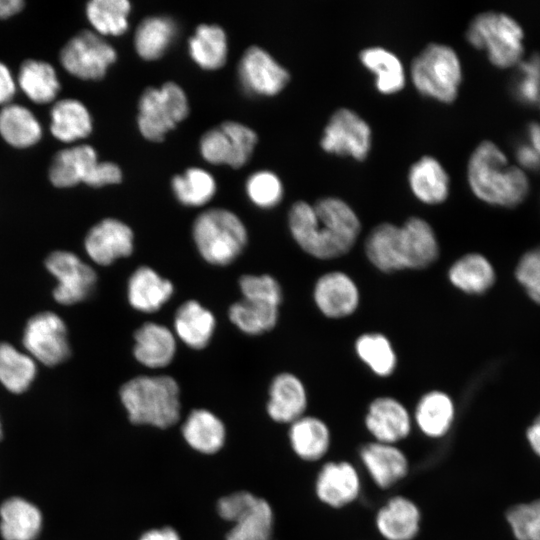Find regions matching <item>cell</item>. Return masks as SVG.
Returning a JSON list of instances; mask_svg holds the SVG:
<instances>
[{"label":"cell","mask_w":540,"mask_h":540,"mask_svg":"<svg viewBox=\"0 0 540 540\" xmlns=\"http://www.w3.org/2000/svg\"><path fill=\"white\" fill-rule=\"evenodd\" d=\"M290 232L307 254L318 259H333L354 246L361 224L352 207L337 197H323L311 205L295 202L288 216Z\"/></svg>","instance_id":"6da1fadb"},{"label":"cell","mask_w":540,"mask_h":540,"mask_svg":"<svg viewBox=\"0 0 540 540\" xmlns=\"http://www.w3.org/2000/svg\"><path fill=\"white\" fill-rule=\"evenodd\" d=\"M466 175L471 192L492 206L517 208L531 192L528 173L511 163L508 155L492 140H482L473 149Z\"/></svg>","instance_id":"7a4b0ae2"},{"label":"cell","mask_w":540,"mask_h":540,"mask_svg":"<svg viewBox=\"0 0 540 540\" xmlns=\"http://www.w3.org/2000/svg\"><path fill=\"white\" fill-rule=\"evenodd\" d=\"M119 396L134 425L167 429L181 418L180 388L169 375L133 377L120 387Z\"/></svg>","instance_id":"3957f363"},{"label":"cell","mask_w":540,"mask_h":540,"mask_svg":"<svg viewBox=\"0 0 540 540\" xmlns=\"http://www.w3.org/2000/svg\"><path fill=\"white\" fill-rule=\"evenodd\" d=\"M465 38L471 46L484 51L498 69H514L526 56L522 24L503 11L476 14L467 26Z\"/></svg>","instance_id":"277c9868"},{"label":"cell","mask_w":540,"mask_h":540,"mask_svg":"<svg viewBox=\"0 0 540 540\" xmlns=\"http://www.w3.org/2000/svg\"><path fill=\"white\" fill-rule=\"evenodd\" d=\"M192 238L203 260L221 267L232 264L248 243L244 223L235 213L224 208L201 212L193 222Z\"/></svg>","instance_id":"5b68a950"},{"label":"cell","mask_w":540,"mask_h":540,"mask_svg":"<svg viewBox=\"0 0 540 540\" xmlns=\"http://www.w3.org/2000/svg\"><path fill=\"white\" fill-rule=\"evenodd\" d=\"M462 72L457 52L451 46L436 42L426 45L410 66V77L416 89L445 103L456 99Z\"/></svg>","instance_id":"8992f818"},{"label":"cell","mask_w":540,"mask_h":540,"mask_svg":"<svg viewBox=\"0 0 540 540\" xmlns=\"http://www.w3.org/2000/svg\"><path fill=\"white\" fill-rule=\"evenodd\" d=\"M218 515L233 527L225 540H271L274 514L270 504L245 490L221 497L216 505Z\"/></svg>","instance_id":"52a82bcc"},{"label":"cell","mask_w":540,"mask_h":540,"mask_svg":"<svg viewBox=\"0 0 540 540\" xmlns=\"http://www.w3.org/2000/svg\"><path fill=\"white\" fill-rule=\"evenodd\" d=\"M138 109L141 134L155 142L163 140L189 112L185 92L173 82H167L161 88H147L139 99Z\"/></svg>","instance_id":"ba28073f"},{"label":"cell","mask_w":540,"mask_h":540,"mask_svg":"<svg viewBox=\"0 0 540 540\" xmlns=\"http://www.w3.org/2000/svg\"><path fill=\"white\" fill-rule=\"evenodd\" d=\"M44 266L56 281L52 297L58 305H77L95 294L98 273L93 264L76 253L53 251L45 258Z\"/></svg>","instance_id":"9c48e42d"},{"label":"cell","mask_w":540,"mask_h":540,"mask_svg":"<svg viewBox=\"0 0 540 540\" xmlns=\"http://www.w3.org/2000/svg\"><path fill=\"white\" fill-rule=\"evenodd\" d=\"M21 345L23 351L44 367L58 366L72 355L66 323L53 311H42L28 319Z\"/></svg>","instance_id":"30bf717a"},{"label":"cell","mask_w":540,"mask_h":540,"mask_svg":"<svg viewBox=\"0 0 540 540\" xmlns=\"http://www.w3.org/2000/svg\"><path fill=\"white\" fill-rule=\"evenodd\" d=\"M117 54L101 35L84 30L72 37L62 48L60 61L73 76L84 80L101 79Z\"/></svg>","instance_id":"8fae6325"},{"label":"cell","mask_w":540,"mask_h":540,"mask_svg":"<svg viewBox=\"0 0 540 540\" xmlns=\"http://www.w3.org/2000/svg\"><path fill=\"white\" fill-rule=\"evenodd\" d=\"M256 143L257 135L251 128L235 121H226L201 137L200 152L212 164L239 168L248 161Z\"/></svg>","instance_id":"7c38bea8"},{"label":"cell","mask_w":540,"mask_h":540,"mask_svg":"<svg viewBox=\"0 0 540 540\" xmlns=\"http://www.w3.org/2000/svg\"><path fill=\"white\" fill-rule=\"evenodd\" d=\"M371 137L369 124L355 111L343 107L329 118L320 145L328 153L363 160L370 151Z\"/></svg>","instance_id":"4fadbf2b"},{"label":"cell","mask_w":540,"mask_h":540,"mask_svg":"<svg viewBox=\"0 0 540 540\" xmlns=\"http://www.w3.org/2000/svg\"><path fill=\"white\" fill-rule=\"evenodd\" d=\"M86 259L99 267H108L134 250L132 229L116 218H104L91 226L83 240Z\"/></svg>","instance_id":"5bb4252c"},{"label":"cell","mask_w":540,"mask_h":540,"mask_svg":"<svg viewBox=\"0 0 540 540\" xmlns=\"http://www.w3.org/2000/svg\"><path fill=\"white\" fill-rule=\"evenodd\" d=\"M238 76L243 89L258 96L276 95L289 81L288 71L258 46L244 52L238 65Z\"/></svg>","instance_id":"9a60e30c"},{"label":"cell","mask_w":540,"mask_h":540,"mask_svg":"<svg viewBox=\"0 0 540 540\" xmlns=\"http://www.w3.org/2000/svg\"><path fill=\"white\" fill-rule=\"evenodd\" d=\"M313 297L318 309L329 318L353 314L360 300L356 283L341 271L323 274L315 283Z\"/></svg>","instance_id":"2e32d148"},{"label":"cell","mask_w":540,"mask_h":540,"mask_svg":"<svg viewBox=\"0 0 540 540\" xmlns=\"http://www.w3.org/2000/svg\"><path fill=\"white\" fill-rule=\"evenodd\" d=\"M173 283L149 266L135 269L127 281L129 305L141 313H155L173 296Z\"/></svg>","instance_id":"e0dca14e"},{"label":"cell","mask_w":540,"mask_h":540,"mask_svg":"<svg viewBox=\"0 0 540 540\" xmlns=\"http://www.w3.org/2000/svg\"><path fill=\"white\" fill-rule=\"evenodd\" d=\"M132 353L141 365L158 369L168 366L177 351L174 332L167 326L156 323H143L134 333Z\"/></svg>","instance_id":"ac0fdd59"},{"label":"cell","mask_w":540,"mask_h":540,"mask_svg":"<svg viewBox=\"0 0 540 540\" xmlns=\"http://www.w3.org/2000/svg\"><path fill=\"white\" fill-rule=\"evenodd\" d=\"M365 425L377 442L394 444L408 436L411 418L405 406L392 397L371 402Z\"/></svg>","instance_id":"d6986e66"},{"label":"cell","mask_w":540,"mask_h":540,"mask_svg":"<svg viewBox=\"0 0 540 540\" xmlns=\"http://www.w3.org/2000/svg\"><path fill=\"white\" fill-rule=\"evenodd\" d=\"M360 488L357 470L345 461L326 463L320 470L315 485L319 500L333 508L353 502L358 497Z\"/></svg>","instance_id":"ffe728a7"},{"label":"cell","mask_w":540,"mask_h":540,"mask_svg":"<svg viewBox=\"0 0 540 540\" xmlns=\"http://www.w3.org/2000/svg\"><path fill=\"white\" fill-rule=\"evenodd\" d=\"M266 410L278 423H292L303 416L307 407V393L302 381L294 374L276 375L269 387Z\"/></svg>","instance_id":"44dd1931"},{"label":"cell","mask_w":540,"mask_h":540,"mask_svg":"<svg viewBox=\"0 0 540 540\" xmlns=\"http://www.w3.org/2000/svg\"><path fill=\"white\" fill-rule=\"evenodd\" d=\"M216 329L212 311L196 300L183 302L175 311L173 332L180 341L194 350L205 348Z\"/></svg>","instance_id":"7402d4cb"},{"label":"cell","mask_w":540,"mask_h":540,"mask_svg":"<svg viewBox=\"0 0 540 540\" xmlns=\"http://www.w3.org/2000/svg\"><path fill=\"white\" fill-rule=\"evenodd\" d=\"M401 247L405 269H423L439 256V245L430 224L420 217H410L402 226Z\"/></svg>","instance_id":"603a6c76"},{"label":"cell","mask_w":540,"mask_h":540,"mask_svg":"<svg viewBox=\"0 0 540 540\" xmlns=\"http://www.w3.org/2000/svg\"><path fill=\"white\" fill-rule=\"evenodd\" d=\"M360 457L373 481L383 489L397 483L408 472L407 458L394 444L377 441L366 444Z\"/></svg>","instance_id":"cb8c5ba5"},{"label":"cell","mask_w":540,"mask_h":540,"mask_svg":"<svg viewBox=\"0 0 540 540\" xmlns=\"http://www.w3.org/2000/svg\"><path fill=\"white\" fill-rule=\"evenodd\" d=\"M408 182L415 197L426 204L442 203L449 195V175L433 156H422L411 165Z\"/></svg>","instance_id":"d4e9b609"},{"label":"cell","mask_w":540,"mask_h":540,"mask_svg":"<svg viewBox=\"0 0 540 540\" xmlns=\"http://www.w3.org/2000/svg\"><path fill=\"white\" fill-rule=\"evenodd\" d=\"M376 526L386 540H412L419 531L420 511L408 498L396 496L379 509Z\"/></svg>","instance_id":"484cf974"},{"label":"cell","mask_w":540,"mask_h":540,"mask_svg":"<svg viewBox=\"0 0 540 540\" xmlns=\"http://www.w3.org/2000/svg\"><path fill=\"white\" fill-rule=\"evenodd\" d=\"M181 432L186 443L195 451L211 455L223 448L226 429L222 420L207 409H193L185 419Z\"/></svg>","instance_id":"4316f807"},{"label":"cell","mask_w":540,"mask_h":540,"mask_svg":"<svg viewBox=\"0 0 540 540\" xmlns=\"http://www.w3.org/2000/svg\"><path fill=\"white\" fill-rule=\"evenodd\" d=\"M97 153L89 145H78L59 151L49 168V179L57 188H70L86 180L97 164Z\"/></svg>","instance_id":"83f0119b"},{"label":"cell","mask_w":540,"mask_h":540,"mask_svg":"<svg viewBox=\"0 0 540 540\" xmlns=\"http://www.w3.org/2000/svg\"><path fill=\"white\" fill-rule=\"evenodd\" d=\"M0 518L4 540H34L42 526L39 509L20 497H12L2 503Z\"/></svg>","instance_id":"f1b7e54d"},{"label":"cell","mask_w":540,"mask_h":540,"mask_svg":"<svg viewBox=\"0 0 540 540\" xmlns=\"http://www.w3.org/2000/svg\"><path fill=\"white\" fill-rule=\"evenodd\" d=\"M365 252L369 261L380 271L394 272L405 269L400 226L392 223L375 226L366 238Z\"/></svg>","instance_id":"f546056e"},{"label":"cell","mask_w":540,"mask_h":540,"mask_svg":"<svg viewBox=\"0 0 540 540\" xmlns=\"http://www.w3.org/2000/svg\"><path fill=\"white\" fill-rule=\"evenodd\" d=\"M38 363L25 351L8 342H0V384L10 394L21 395L29 390Z\"/></svg>","instance_id":"4dcf8cb0"},{"label":"cell","mask_w":540,"mask_h":540,"mask_svg":"<svg viewBox=\"0 0 540 540\" xmlns=\"http://www.w3.org/2000/svg\"><path fill=\"white\" fill-rule=\"evenodd\" d=\"M450 282L459 290L479 295L487 292L496 281L492 263L480 253H468L456 260L449 269Z\"/></svg>","instance_id":"1f68e13d"},{"label":"cell","mask_w":540,"mask_h":540,"mask_svg":"<svg viewBox=\"0 0 540 540\" xmlns=\"http://www.w3.org/2000/svg\"><path fill=\"white\" fill-rule=\"evenodd\" d=\"M288 436L295 454L306 461L319 460L329 449L330 431L317 417L302 416L295 420Z\"/></svg>","instance_id":"d6a6232c"},{"label":"cell","mask_w":540,"mask_h":540,"mask_svg":"<svg viewBox=\"0 0 540 540\" xmlns=\"http://www.w3.org/2000/svg\"><path fill=\"white\" fill-rule=\"evenodd\" d=\"M50 129L62 142H74L87 137L92 130L88 109L78 100L64 99L56 102L50 111Z\"/></svg>","instance_id":"836d02e7"},{"label":"cell","mask_w":540,"mask_h":540,"mask_svg":"<svg viewBox=\"0 0 540 540\" xmlns=\"http://www.w3.org/2000/svg\"><path fill=\"white\" fill-rule=\"evenodd\" d=\"M359 59L375 74V85L381 93H395L404 87L406 76L403 64L390 50L379 46L367 47L361 50Z\"/></svg>","instance_id":"e575fe53"},{"label":"cell","mask_w":540,"mask_h":540,"mask_svg":"<svg viewBox=\"0 0 540 540\" xmlns=\"http://www.w3.org/2000/svg\"><path fill=\"white\" fill-rule=\"evenodd\" d=\"M455 409L452 399L442 391H430L417 404L416 423L426 436L439 438L450 429Z\"/></svg>","instance_id":"d590c367"},{"label":"cell","mask_w":540,"mask_h":540,"mask_svg":"<svg viewBox=\"0 0 540 540\" xmlns=\"http://www.w3.org/2000/svg\"><path fill=\"white\" fill-rule=\"evenodd\" d=\"M0 135L15 148H27L40 140L42 128L30 110L7 104L0 111Z\"/></svg>","instance_id":"8d00e7d4"},{"label":"cell","mask_w":540,"mask_h":540,"mask_svg":"<svg viewBox=\"0 0 540 540\" xmlns=\"http://www.w3.org/2000/svg\"><path fill=\"white\" fill-rule=\"evenodd\" d=\"M191 58L202 68L218 69L225 64L227 38L218 25L201 24L188 41Z\"/></svg>","instance_id":"74e56055"},{"label":"cell","mask_w":540,"mask_h":540,"mask_svg":"<svg viewBox=\"0 0 540 540\" xmlns=\"http://www.w3.org/2000/svg\"><path fill=\"white\" fill-rule=\"evenodd\" d=\"M18 83L26 96L37 104L50 103L60 90L54 68L40 60L30 59L22 63Z\"/></svg>","instance_id":"f35d334b"},{"label":"cell","mask_w":540,"mask_h":540,"mask_svg":"<svg viewBox=\"0 0 540 540\" xmlns=\"http://www.w3.org/2000/svg\"><path fill=\"white\" fill-rule=\"evenodd\" d=\"M228 317L242 333L256 336L275 327L279 318V307L242 299L230 305Z\"/></svg>","instance_id":"ab89813d"},{"label":"cell","mask_w":540,"mask_h":540,"mask_svg":"<svg viewBox=\"0 0 540 540\" xmlns=\"http://www.w3.org/2000/svg\"><path fill=\"white\" fill-rule=\"evenodd\" d=\"M176 34L175 23L168 17L151 16L142 20L134 36L135 49L145 60L163 56Z\"/></svg>","instance_id":"60d3db41"},{"label":"cell","mask_w":540,"mask_h":540,"mask_svg":"<svg viewBox=\"0 0 540 540\" xmlns=\"http://www.w3.org/2000/svg\"><path fill=\"white\" fill-rule=\"evenodd\" d=\"M172 190L177 200L188 207L205 205L216 193L213 176L200 168H189L173 177Z\"/></svg>","instance_id":"b9f144b4"},{"label":"cell","mask_w":540,"mask_h":540,"mask_svg":"<svg viewBox=\"0 0 540 540\" xmlns=\"http://www.w3.org/2000/svg\"><path fill=\"white\" fill-rule=\"evenodd\" d=\"M130 3L127 0H92L87 3L89 22L99 35H121L128 28Z\"/></svg>","instance_id":"7bdbcfd3"},{"label":"cell","mask_w":540,"mask_h":540,"mask_svg":"<svg viewBox=\"0 0 540 540\" xmlns=\"http://www.w3.org/2000/svg\"><path fill=\"white\" fill-rule=\"evenodd\" d=\"M355 350L359 358L377 375L386 377L396 367V354L388 338L380 333H365L358 337Z\"/></svg>","instance_id":"ee69618b"},{"label":"cell","mask_w":540,"mask_h":540,"mask_svg":"<svg viewBox=\"0 0 540 540\" xmlns=\"http://www.w3.org/2000/svg\"><path fill=\"white\" fill-rule=\"evenodd\" d=\"M514 70L512 96L521 105H537L540 98V53L525 56Z\"/></svg>","instance_id":"f6af8a7d"},{"label":"cell","mask_w":540,"mask_h":540,"mask_svg":"<svg viewBox=\"0 0 540 540\" xmlns=\"http://www.w3.org/2000/svg\"><path fill=\"white\" fill-rule=\"evenodd\" d=\"M246 192L254 205L269 209L281 202L283 186L278 176L273 172L259 171L248 178Z\"/></svg>","instance_id":"bcb514c9"},{"label":"cell","mask_w":540,"mask_h":540,"mask_svg":"<svg viewBox=\"0 0 540 540\" xmlns=\"http://www.w3.org/2000/svg\"><path fill=\"white\" fill-rule=\"evenodd\" d=\"M239 289L243 299L257 301L280 307L282 288L279 282L269 274H246L239 278Z\"/></svg>","instance_id":"7dc6e473"},{"label":"cell","mask_w":540,"mask_h":540,"mask_svg":"<svg viewBox=\"0 0 540 540\" xmlns=\"http://www.w3.org/2000/svg\"><path fill=\"white\" fill-rule=\"evenodd\" d=\"M506 516L517 540H540V500L513 506Z\"/></svg>","instance_id":"c3c4849f"},{"label":"cell","mask_w":540,"mask_h":540,"mask_svg":"<svg viewBox=\"0 0 540 540\" xmlns=\"http://www.w3.org/2000/svg\"><path fill=\"white\" fill-rule=\"evenodd\" d=\"M515 278L528 297L540 304V245L520 257L515 268Z\"/></svg>","instance_id":"681fc988"},{"label":"cell","mask_w":540,"mask_h":540,"mask_svg":"<svg viewBox=\"0 0 540 540\" xmlns=\"http://www.w3.org/2000/svg\"><path fill=\"white\" fill-rule=\"evenodd\" d=\"M122 179V172L118 165L112 162H97L84 183L91 187H102L105 185L119 183Z\"/></svg>","instance_id":"f907efd6"},{"label":"cell","mask_w":540,"mask_h":540,"mask_svg":"<svg viewBox=\"0 0 540 540\" xmlns=\"http://www.w3.org/2000/svg\"><path fill=\"white\" fill-rule=\"evenodd\" d=\"M515 164L525 172H540V155L526 142L519 143L514 150Z\"/></svg>","instance_id":"816d5d0a"},{"label":"cell","mask_w":540,"mask_h":540,"mask_svg":"<svg viewBox=\"0 0 540 540\" xmlns=\"http://www.w3.org/2000/svg\"><path fill=\"white\" fill-rule=\"evenodd\" d=\"M15 94V82L9 69L0 62V105L8 104Z\"/></svg>","instance_id":"f5cc1de1"},{"label":"cell","mask_w":540,"mask_h":540,"mask_svg":"<svg viewBox=\"0 0 540 540\" xmlns=\"http://www.w3.org/2000/svg\"><path fill=\"white\" fill-rule=\"evenodd\" d=\"M139 540H181L177 531L170 527L164 526L160 529H151L145 532Z\"/></svg>","instance_id":"db71d44e"},{"label":"cell","mask_w":540,"mask_h":540,"mask_svg":"<svg viewBox=\"0 0 540 540\" xmlns=\"http://www.w3.org/2000/svg\"><path fill=\"white\" fill-rule=\"evenodd\" d=\"M526 143L540 155V122L530 121L525 128Z\"/></svg>","instance_id":"11a10c76"},{"label":"cell","mask_w":540,"mask_h":540,"mask_svg":"<svg viewBox=\"0 0 540 540\" xmlns=\"http://www.w3.org/2000/svg\"><path fill=\"white\" fill-rule=\"evenodd\" d=\"M25 2L22 0H0V19L10 18L19 13Z\"/></svg>","instance_id":"9f6ffc18"},{"label":"cell","mask_w":540,"mask_h":540,"mask_svg":"<svg viewBox=\"0 0 540 540\" xmlns=\"http://www.w3.org/2000/svg\"><path fill=\"white\" fill-rule=\"evenodd\" d=\"M527 437L533 450L540 456V414L528 428Z\"/></svg>","instance_id":"6f0895ef"},{"label":"cell","mask_w":540,"mask_h":540,"mask_svg":"<svg viewBox=\"0 0 540 540\" xmlns=\"http://www.w3.org/2000/svg\"><path fill=\"white\" fill-rule=\"evenodd\" d=\"M2 437V427H1V421H0V439Z\"/></svg>","instance_id":"680465c9"},{"label":"cell","mask_w":540,"mask_h":540,"mask_svg":"<svg viewBox=\"0 0 540 540\" xmlns=\"http://www.w3.org/2000/svg\"><path fill=\"white\" fill-rule=\"evenodd\" d=\"M537 105H538V107H539V109H540V98H539V101H538V104H537Z\"/></svg>","instance_id":"91938a15"}]
</instances>
